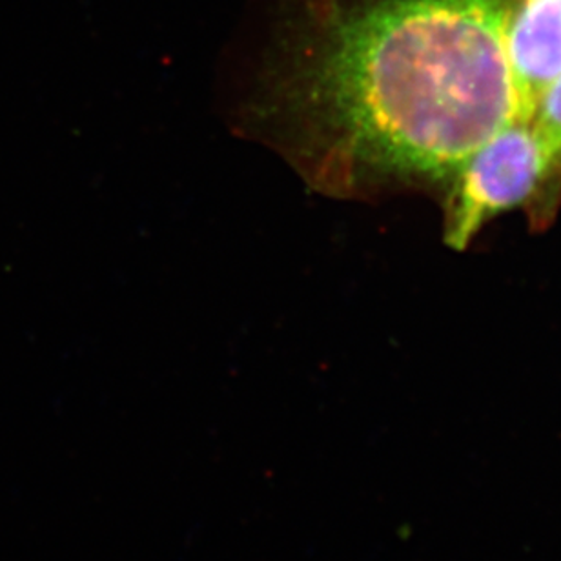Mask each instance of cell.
Here are the masks:
<instances>
[{
	"instance_id": "obj_1",
	"label": "cell",
	"mask_w": 561,
	"mask_h": 561,
	"mask_svg": "<svg viewBox=\"0 0 561 561\" xmlns=\"http://www.w3.org/2000/svg\"><path fill=\"white\" fill-rule=\"evenodd\" d=\"M514 0H285L244 128L310 188L368 197L447 184L519 119Z\"/></svg>"
},
{
	"instance_id": "obj_3",
	"label": "cell",
	"mask_w": 561,
	"mask_h": 561,
	"mask_svg": "<svg viewBox=\"0 0 561 561\" xmlns=\"http://www.w3.org/2000/svg\"><path fill=\"white\" fill-rule=\"evenodd\" d=\"M507 55L519 119L533 121L541 95L561 76V0H514Z\"/></svg>"
},
{
	"instance_id": "obj_2",
	"label": "cell",
	"mask_w": 561,
	"mask_h": 561,
	"mask_svg": "<svg viewBox=\"0 0 561 561\" xmlns=\"http://www.w3.org/2000/svg\"><path fill=\"white\" fill-rule=\"evenodd\" d=\"M561 161L533 121H516L480 146L448 181L445 243L465 250L486 222L557 195Z\"/></svg>"
},
{
	"instance_id": "obj_4",
	"label": "cell",
	"mask_w": 561,
	"mask_h": 561,
	"mask_svg": "<svg viewBox=\"0 0 561 561\" xmlns=\"http://www.w3.org/2000/svg\"><path fill=\"white\" fill-rule=\"evenodd\" d=\"M533 125L561 161V76L541 95L533 117Z\"/></svg>"
}]
</instances>
